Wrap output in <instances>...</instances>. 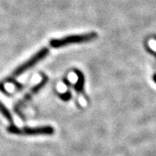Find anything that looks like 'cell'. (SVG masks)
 <instances>
[{"label":"cell","instance_id":"cell-2","mask_svg":"<svg viewBox=\"0 0 156 156\" xmlns=\"http://www.w3.org/2000/svg\"><path fill=\"white\" fill-rule=\"evenodd\" d=\"M50 50L48 48L46 47H44L42 48L41 50L37 51L34 56H32L30 59H28L26 62H24L23 64L19 65L18 67L11 73V76L9 77L6 79V81H12L14 79H16L17 77H18L20 75H22L23 73H24L25 71H27L28 69H30V68H32L33 66H35L37 62H39L40 61H42L44 58H45L46 56H48Z\"/></svg>","mask_w":156,"mask_h":156},{"label":"cell","instance_id":"cell-6","mask_svg":"<svg viewBox=\"0 0 156 156\" xmlns=\"http://www.w3.org/2000/svg\"><path fill=\"white\" fill-rule=\"evenodd\" d=\"M76 73L78 76V80L76 84L75 85V88L76 89L77 92H81L83 89V85H84V76L83 73L79 70H76Z\"/></svg>","mask_w":156,"mask_h":156},{"label":"cell","instance_id":"cell-7","mask_svg":"<svg viewBox=\"0 0 156 156\" xmlns=\"http://www.w3.org/2000/svg\"><path fill=\"white\" fill-rule=\"evenodd\" d=\"M153 79H154V83H156V75H154V76H153Z\"/></svg>","mask_w":156,"mask_h":156},{"label":"cell","instance_id":"cell-3","mask_svg":"<svg viewBox=\"0 0 156 156\" xmlns=\"http://www.w3.org/2000/svg\"><path fill=\"white\" fill-rule=\"evenodd\" d=\"M9 133L17 135H51L54 134V128L50 126H44L37 128H17L14 125H11L7 128Z\"/></svg>","mask_w":156,"mask_h":156},{"label":"cell","instance_id":"cell-1","mask_svg":"<svg viewBox=\"0 0 156 156\" xmlns=\"http://www.w3.org/2000/svg\"><path fill=\"white\" fill-rule=\"evenodd\" d=\"M96 37H97V33L95 32H89V33L81 34V35H71L62 38L51 39L50 45L52 48H61L63 46H68L70 44L88 43Z\"/></svg>","mask_w":156,"mask_h":156},{"label":"cell","instance_id":"cell-5","mask_svg":"<svg viewBox=\"0 0 156 156\" xmlns=\"http://www.w3.org/2000/svg\"><path fill=\"white\" fill-rule=\"evenodd\" d=\"M0 113L9 122H13V117H12L11 112L9 111V109L1 101H0Z\"/></svg>","mask_w":156,"mask_h":156},{"label":"cell","instance_id":"cell-4","mask_svg":"<svg viewBox=\"0 0 156 156\" xmlns=\"http://www.w3.org/2000/svg\"><path fill=\"white\" fill-rule=\"evenodd\" d=\"M47 81H48V78L46 77V76L43 77V80L39 83L38 84H37L36 86H34V88L32 89H30V91L29 92L27 95L24 96V98L23 99L22 101H20L19 102H18V104H17V107L19 108V107H22L24 105V103L26 102V101H28L31 99V97L33 96L35 94H37V92H38L40 89H42L46 83H47Z\"/></svg>","mask_w":156,"mask_h":156}]
</instances>
